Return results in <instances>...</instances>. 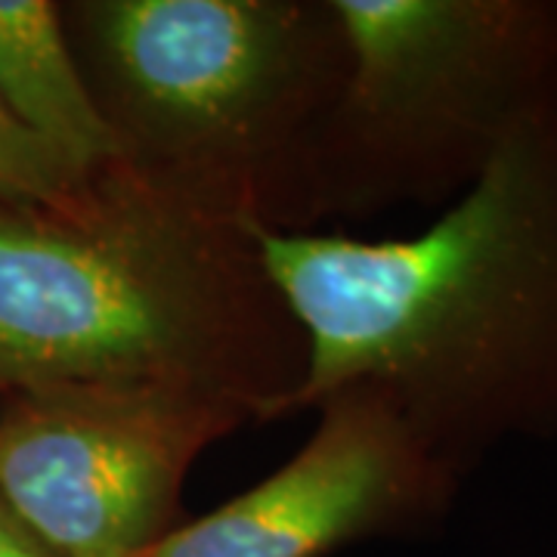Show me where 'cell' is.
Listing matches in <instances>:
<instances>
[{
	"label": "cell",
	"mask_w": 557,
	"mask_h": 557,
	"mask_svg": "<svg viewBox=\"0 0 557 557\" xmlns=\"http://www.w3.org/2000/svg\"><path fill=\"white\" fill-rule=\"evenodd\" d=\"M251 233L307 341L282 418L369 384L465 480L557 440V84L416 236Z\"/></svg>",
	"instance_id": "obj_1"
},
{
	"label": "cell",
	"mask_w": 557,
	"mask_h": 557,
	"mask_svg": "<svg viewBox=\"0 0 557 557\" xmlns=\"http://www.w3.org/2000/svg\"><path fill=\"white\" fill-rule=\"evenodd\" d=\"M307 341L251 223L124 161L50 201H0V397L127 384L276 421Z\"/></svg>",
	"instance_id": "obj_2"
},
{
	"label": "cell",
	"mask_w": 557,
	"mask_h": 557,
	"mask_svg": "<svg viewBox=\"0 0 557 557\" xmlns=\"http://www.w3.org/2000/svg\"><path fill=\"white\" fill-rule=\"evenodd\" d=\"M62 22L119 161L211 211L310 233L347 72L332 0H75Z\"/></svg>",
	"instance_id": "obj_3"
},
{
	"label": "cell",
	"mask_w": 557,
	"mask_h": 557,
	"mask_svg": "<svg viewBox=\"0 0 557 557\" xmlns=\"http://www.w3.org/2000/svg\"><path fill=\"white\" fill-rule=\"evenodd\" d=\"M347 72L319 139L310 233L456 201L557 84V0H332Z\"/></svg>",
	"instance_id": "obj_4"
},
{
	"label": "cell",
	"mask_w": 557,
	"mask_h": 557,
	"mask_svg": "<svg viewBox=\"0 0 557 557\" xmlns=\"http://www.w3.org/2000/svg\"><path fill=\"white\" fill-rule=\"evenodd\" d=\"M251 418L127 384L0 397V498L60 557H143L180 523L199 456Z\"/></svg>",
	"instance_id": "obj_5"
},
{
	"label": "cell",
	"mask_w": 557,
	"mask_h": 557,
	"mask_svg": "<svg viewBox=\"0 0 557 557\" xmlns=\"http://www.w3.org/2000/svg\"><path fill=\"white\" fill-rule=\"evenodd\" d=\"M317 431L270 478L143 557H325L362 539L437 527L465 478L440 461L369 384H344L317 406Z\"/></svg>",
	"instance_id": "obj_6"
},
{
	"label": "cell",
	"mask_w": 557,
	"mask_h": 557,
	"mask_svg": "<svg viewBox=\"0 0 557 557\" xmlns=\"http://www.w3.org/2000/svg\"><path fill=\"white\" fill-rule=\"evenodd\" d=\"M0 102L81 174L119 159L69 44L60 3L0 0Z\"/></svg>",
	"instance_id": "obj_7"
},
{
	"label": "cell",
	"mask_w": 557,
	"mask_h": 557,
	"mask_svg": "<svg viewBox=\"0 0 557 557\" xmlns=\"http://www.w3.org/2000/svg\"><path fill=\"white\" fill-rule=\"evenodd\" d=\"M84 177L0 102V201H50Z\"/></svg>",
	"instance_id": "obj_8"
},
{
	"label": "cell",
	"mask_w": 557,
	"mask_h": 557,
	"mask_svg": "<svg viewBox=\"0 0 557 557\" xmlns=\"http://www.w3.org/2000/svg\"><path fill=\"white\" fill-rule=\"evenodd\" d=\"M0 557H60L50 552L0 498Z\"/></svg>",
	"instance_id": "obj_9"
}]
</instances>
